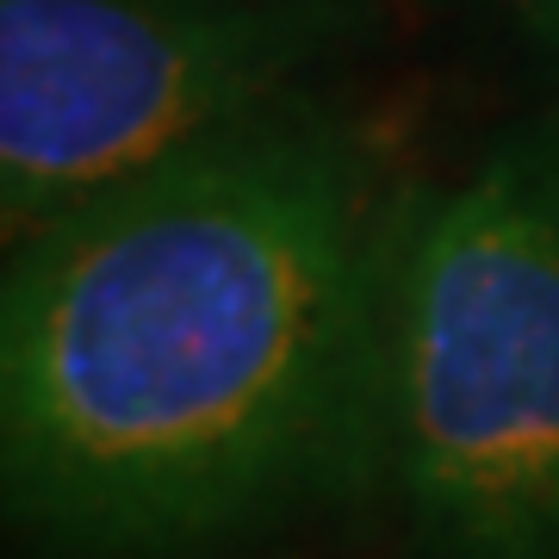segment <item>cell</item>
Here are the masks:
<instances>
[{"label": "cell", "instance_id": "obj_1", "mask_svg": "<svg viewBox=\"0 0 559 559\" xmlns=\"http://www.w3.org/2000/svg\"><path fill=\"white\" fill-rule=\"evenodd\" d=\"M404 200L336 87L7 242L13 528L62 559H180L367 498Z\"/></svg>", "mask_w": 559, "mask_h": 559}, {"label": "cell", "instance_id": "obj_2", "mask_svg": "<svg viewBox=\"0 0 559 559\" xmlns=\"http://www.w3.org/2000/svg\"><path fill=\"white\" fill-rule=\"evenodd\" d=\"M367 498L423 559H559V100L404 200Z\"/></svg>", "mask_w": 559, "mask_h": 559}, {"label": "cell", "instance_id": "obj_3", "mask_svg": "<svg viewBox=\"0 0 559 559\" xmlns=\"http://www.w3.org/2000/svg\"><path fill=\"white\" fill-rule=\"evenodd\" d=\"M385 0H0V237L348 87Z\"/></svg>", "mask_w": 559, "mask_h": 559}, {"label": "cell", "instance_id": "obj_4", "mask_svg": "<svg viewBox=\"0 0 559 559\" xmlns=\"http://www.w3.org/2000/svg\"><path fill=\"white\" fill-rule=\"evenodd\" d=\"M441 7H454L473 32L498 38L503 50L559 69V0H441Z\"/></svg>", "mask_w": 559, "mask_h": 559}]
</instances>
